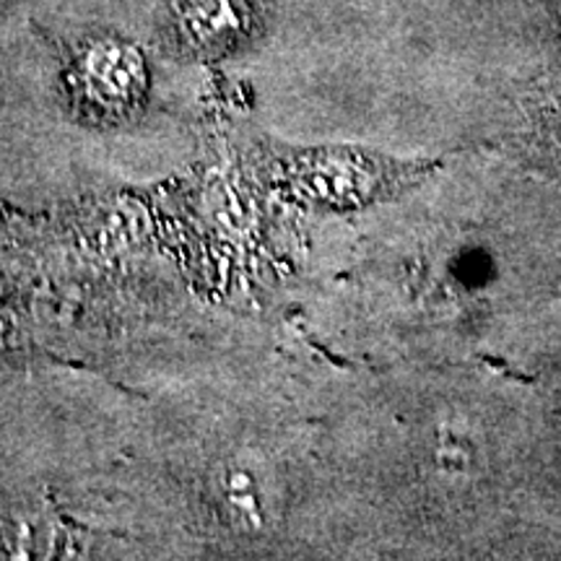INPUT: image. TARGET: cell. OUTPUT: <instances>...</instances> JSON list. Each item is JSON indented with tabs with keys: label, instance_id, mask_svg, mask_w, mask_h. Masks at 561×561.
Listing matches in <instances>:
<instances>
[{
	"label": "cell",
	"instance_id": "cell-2",
	"mask_svg": "<svg viewBox=\"0 0 561 561\" xmlns=\"http://www.w3.org/2000/svg\"><path fill=\"white\" fill-rule=\"evenodd\" d=\"M411 167L359 151H322L301 159L297 182L310 198L328 206L354 208L369 203L409 178Z\"/></svg>",
	"mask_w": 561,
	"mask_h": 561
},
{
	"label": "cell",
	"instance_id": "cell-5",
	"mask_svg": "<svg viewBox=\"0 0 561 561\" xmlns=\"http://www.w3.org/2000/svg\"><path fill=\"white\" fill-rule=\"evenodd\" d=\"M476 442L471 434L462 430L460 424H442L434 439V462L445 476L460 479V476H471L476 471Z\"/></svg>",
	"mask_w": 561,
	"mask_h": 561
},
{
	"label": "cell",
	"instance_id": "cell-1",
	"mask_svg": "<svg viewBox=\"0 0 561 561\" xmlns=\"http://www.w3.org/2000/svg\"><path fill=\"white\" fill-rule=\"evenodd\" d=\"M68 89L76 110L94 121L133 115L149 89L144 53L125 39L104 37L83 45L68 68Z\"/></svg>",
	"mask_w": 561,
	"mask_h": 561
},
{
	"label": "cell",
	"instance_id": "cell-3",
	"mask_svg": "<svg viewBox=\"0 0 561 561\" xmlns=\"http://www.w3.org/2000/svg\"><path fill=\"white\" fill-rule=\"evenodd\" d=\"M252 16V0H174L180 37L201 53H219L240 45L248 37Z\"/></svg>",
	"mask_w": 561,
	"mask_h": 561
},
{
	"label": "cell",
	"instance_id": "cell-4",
	"mask_svg": "<svg viewBox=\"0 0 561 561\" xmlns=\"http://www.w3.org/2000/svg\"><path fill=\"white\" fill-rule=\"evenodd\" d=\"M216 489H219L221 507L229 512L231 520L250 525V528H261L265 494L255 471H250L242 462H229V466L221 468Z\"/></svg>",
	"mask_w": 561,
	"mask_h": 561
}]
</instances>
